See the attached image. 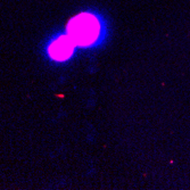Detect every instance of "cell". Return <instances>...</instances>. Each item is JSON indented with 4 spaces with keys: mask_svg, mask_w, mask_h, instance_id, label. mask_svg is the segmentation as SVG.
Instances as JSON below:
<instances>
[{
    "mask_svg": "<svg viewBox=\"0 0 190 190\" xmlns=\"http://www.w3.org/2000/svg\"><path fill=\"white\" fill-rule=\"evenodd\" d=\"M67 32L75 45L88 47L98 40L100 25L93 16L82 14L71 21Z\"/></svg>",
    "mask_w": 190,
    "mask_h": 190,
    "instance_id": "cell-1",
    "label": "cell"
},
{
    "mask_svg": "<svg viewBox=\"0 0 190 190\" xmlns=\"http://www.w3.org/2000/svg\"><path fill=\"white\" fill-rule=\"evenodd\" d=\"M74 45L75 43L73 42L69 35L59 37L49 46V49H48L49 56L57 62H63V60L68 59L73 54Z\"/></svg>",
    "mask_w": 190,
    "mask_h": 190,
    "instance_id": "cell-2",
    "label": "cell"
}]
</instances>
